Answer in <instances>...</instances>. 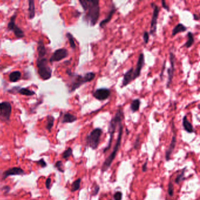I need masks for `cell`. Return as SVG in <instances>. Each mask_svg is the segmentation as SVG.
Segmentation results:
<instances>
[{"label": "cell", "mask_w": 200, "mask_h": 200, "mask_svg": "<svg viewBox=\"0 0 200 200\" xmlns=\"http://www.w3.org/2000/svg\"><path fill=\"white\" fill-rule=\"evenodd\" d=\"M182 126L185 130L188 133H193L194 132V129L193 125L189 120H188L187 116H184L182 119Z\"/></svg>", "instance_id": "obj_17"}, {"label": "cell", "mask_w": 200, "mask_h": 200, "mask_svg": "<svg viewBox=\"0 0 200 200\" xmlns=\"http://www.w3.org/2000/svg\"><path fill=\"white\" fill-rule=\"evenodd\" d=\"M77 120L76 116L73 115V114L70 113H66L64 114V115L62 119V123H73Z\"/></svg>", "instance_id": "obj_19"}, {"label": "cell", "mask_w": 200, "mask_h": 200, "mask_svg": "<svg viewBox=\"0 0 200 200\" xmlns=\"http://www.w3.org/2000/svg\"><path fill=\"white\" fill-rule=\"evenodd\" d=\"M10 189L11 188L9 185H5L2 188V190L4 191V193L5 194L8 193L9 191H10Z\"/></svg>", "instance_id": "obj_39"}, {"label": "cell", "mask_w": 200, "mask_h": 200, "mask_svg": "<svg viewBox=\"0 0 200 200\" xmlns=\"http://www.w3.org/2000/svg\"><path fill=\"white\" fill-rule=\"evenodd\" d=\"M110 200H111V199H110Z\"/></svg>", "instance_id": "obj_45"}, {"label": "cell", "mask_w": 200, "mask_h": 200, "mask_svg": "<svg viewBox=\"0 0 200 200\" xmlns=\"http://www.w3.org/2000/svg\"><path fill=\"white\" fill-rule=\"evenodd\" d=\"M140 135H137V136L136 139L135 143H134V149H136V150H137L140 147Z\"/></svg>", "instance_id": "obj_34"}, {"label": "cell", "mask_w": 200, "mask_h": 200, "mask_svg": "<svg viewBox=\"0 0 200 200\" xmlns=\"http://www.w3.org/2000/svg\"><path fill=\"white\" fill-rule=\"evenodd\" d=\"M37 50H38L39 58H43L45 55H46V52L45 46L44 42L42 40H41L38 42Z\"/></svg>", "instance_id": "obj_20"}, {"label": "cell", "mask_w": 200, "mask_h": 200, "mask_svg": "<svg viewBox=\"0 0 200 200\" xmlns=\"http://www.w3.org/2000/svg\"><path fill=\"white\" fill-rule=\"evenodd\" d=\"M102 132V130L100 128H96L93 130L89 135L86 136V145L88 147H90L92 150H96L98 149Z\"/></svg>", "instance_id": "obj_5"}, {"label": "cell", "mask_w": 200, "mask_h": 200, "mask_svg": "<svg viewBox=\"0 0 200 200\" xmlns=\"http://www.w3.org/2000/svg\"><path fill=\"white\" fill-rule=\"evenodd\" d=\"M67 73L71 77V83L69 85V90L71 92H74L85 83L92 81L96 77V73L92 72L86 73L83 76L75 75L71 71H68Z\"/></svg>", "instance_id": "obj_2"}, {"label": "cell", "mask_w": 200, "mask_h": 200, "mask_svg": "<svg viewBox=\"0 0 200 200\" xmlns=\"http://www.w3.org/2000/svg\"><path fill=\"white\" fill-rule=\"evenodd\" d=\"M162 7H163V8H164L165 9H166V10H167V11H170V7H168V5H167L166 1H162Z\"/></svg>", "instance_id": "obj_41"}, {"label": "cell", "mask_w": 200, "mask_h": 200, "mask_svg": "<svg viewBox=\"0 0 200 200\" xmlns=\"http://www.w3.org/2000/svg\"><path fill=\"white\" fill-rule=\"evenodd\" d=\"M174 185L172 181H170L168 184V193L170 197H172L174 195Z\"/></svg>", "instance_id": "obj_33"}, {"label": "cell", "mask_w": 200, "mask_h": 200, "mask_svg": "<svg viewBox=\"0 0 200 200\" xmlns=\"http://www.w3.org/2000/svg\"><path fill=\"white\" fill-rule=\"evenodd\" d=\"M25 173L24 170L21 167H14L10 168L8 170L4 171L2 174V180H4L8 177L11 176H21L23 175Z\"/></svg>", "instance_id": "obj_12"}, {"label": "cell", "mask_w": 200, "mask_h": 200, "mask_svg": "<svg viewBox=\"0 0 200 200\" xmlns=\"http://www.w3.org/2000/svg\"><path fill=\"white\" fill-rule=\"evenodd\" d=\"M166 61H165L164 62V64H163V69H162V72H161V73H160V77H161V79H162V76H163V73H164V69H165V68H166Z\"/></svg>", "instance_id": "obj_43"}, {"label": "cell", "mask_w": 200, "mask_h": 200, "mask_svg": "<svg viewBox=\"0 0 200 200\" xmlns=\"http://www.w3.org/2000/svg\"><path fill=\"white\" fill-rule=\"evenodd\" d=\"M134 68H131L126 72L123 75V81H122V87H125L127 86L130 83L135 80L134 79Z\"/></svg>", "instance_id": "obj_15"}, {"label": "cell", "mask_w": 200, "mask_h": 200, "mask_svg": "<svg viewBox=\"0 0 200 200\" xmlns=\"http://www.w3.org/2000/svg\"><path fill=\"white\" fill-rule=\"evenodd\" d=\"M50 184H51V178L49 177L46 179L45 181V186L48 190H49L50 187Z\"/></svg>", "instance_id": "obj_40"}, {"label": "cell", "mask_w": 200, "mask_h": 200, "mask_svg": "<svg viewBox=\"0 0 200 200\" xmlns=\"http://www.w3.org/2000/svg\"><path fill=\"white\" fill-rule=\"evenodd\" d=\"M81 178H78L73 182L71 185V191L75 192L78 190L81 187Z\"/></svg>", "instance_id": "obj_27"}, {"label": "cell", "mask_w": 200, "mask_h": 200, "mask_svg": "<svg viewBox=\"0 0 200 200\" xmlns=\"http://www.w3.org/2000/svg\"><path fill=\"white\" fill-rule=\"evenodd\" d=\"M151 6L153 9L152 18H151V25H150V30L149 34L153 35L156 34L157 32V19L158 18L159 13L160 11V8L158 5L155 4L154 3H151Z\"/></svg>", "instance_id": "obj_7"}, {"label": "cell", "mask_w": 200, "mask_h": 200, "mask_svg": "<svg viewBox=\"0 0 200 200\" xmlns=\"http://www.w3.org/2000/svg\"><path fill=\"white\" fill-rule=\"evenodd\" d=\"M54 120H55V119H54V117H53V116H48L47 124H46V129H47L49 131H51L52 128L53 127Z\"/></svg>", "instance_id": "obj_26"}, {"label": "cell", "mask_w": 200, "mask_h": 200, "mask_svg": "<svg viewBox=\"0 0 200 200\" xmlns=\"http://www.w3.org/2000/svg\"><path fill=\"white\" fill-rule=\"evenodd\" d=\"M99 190H100V187L98 185H96L94 189V190H93V191L92 193V195L96 196V195H98L99 192Z\"/></svg>", "instance_id": "obj_38"}, {"label": "cell", "mask_w": 200, "mask_h": 200, "mask_svg": "<svg viewBox=\"0 0 200 200\" xmlns=\"http://www.w3.org/2000/svg\"><path fill=\"white\" fill-rule=\"evenodd\" d=\"M38 68V73L43 80H48L52 76V69L48 66L47 59L46 58H39L36 62Z\"/></svg>", "instance_id": "obj_6"}, {"label": "cell", "mask_w": 200, "mask_h": 200, "mask_svg": "<svg viewBox=\"0 0 200 200\" xmlns=\"http://www.w3.org/2000/svg\"><path fill=\"white\" fill-rule=\"evenodd\" d=\"M69 55L68 51L65 48H61V49L56 50L55 52L52 55L51 58H50V62H58L65 59Z\"/></svg>", "instance_id": "obj_11"}, {"label": "cell", "mask_w": 200, "mask_h": 200, "mask_svg": "<svg viewBox=\"0 0 200 200\" xmlns=\"http://www.w3.org/2000/svg\"><path fill=\"white\" fill-rule=\"evenodd\" d=\"M187 41L185 42V44L184 45V47H185L187 48H190L193 46V45L194 44L195 42V39H194V34L191 32H188L187 34Z\"/></svg>", "instance_id": "obj_21"}, {"label": "cell", "mask_w": 200, "mask_h": 200, "mask_svg": "<svg viewBox=\"0 0 200 200\" xmlns=\"http://www.w3.org/2000/svg\"><path fill=\"white\" fill-rule=\"evenodd\" d=\"M12 107L9 102L0 103V119L4 122H8L10 119Z\"/></svg>", "instance_id": "obj_8"}, {"label": "cell", "mask_w": 200, "mask_h": 200, "mask_svg": "<svg viewBox=\"0 0 200 200\" xmlns=\"http://www.w3.org/2000/svg\"><path fill=\"white\" fill-rule=\"evenodd\" d=\"M79 3L86 12L84 21L90 26H95L98 22L100 17L99 1L80 0Z\"/></svg>", "instance_id": "obj_1"}, {"label": "cell", "mask_w": 200, "mask_h": 200, "mask_svg": "<svg viewBox=\"0 0 200 200\" xmlns=\"http://www.w3.org/2000/svg\"><path fill=\"white\" fill-rule=\"evenodd\" d=\"M124 119V113L123 109L121 108H120L117 112L116 113L115 115L112 118V120H110L109 125V133L110 134V138L109 141L108 145L104 148L103 150V153H106L110 149L112 145V143L113 141V135L115 133L116 127L117 126L119 125V124L122 123V120Z\"/></svg>", "instance_id": "obj_4"}, {"label": "cell", "mask_w": 200, "mask_h": 200, "mask_svg": "<svg viewBox=\"0 0 200 200\" xmlns=\"http://www.w3.org/2000/svg\"><path fill=\"white\" fill-rule=\"evenodd\" d=\"M72 149L71 147H69L68 149H67L66 150L63 151L62 154V157L63 159L68 160L72 155Z\"/></svg>", "instance_id": "obj_30"}, {"label": "cell", "mask_w": 200, "mask_h": 200, "mask_svg": "<svg viewBox=\"0 0 200 200\" xmlns=\"http://www.w3.org/2000/svg\"><path fill=\"white\" fill-rule=\"evenodd\" d=\"M147 160H146V162L144 163V164H143V166L142 167V171L143 172H145L146 171V170H147Z\"/></svg>", "instance_id": "obj_42"}, {"label": "cell", "mask_w": 200, "mask_h": 200, "mask_svg": "<svg viewBox=\"0 0 200 200\" xmlns=\"http://www.w3.org/2000/svg\"><path fill=\"white\" fill-rule=\"evenodd\" d=\"M123 194L121 191H117L114 194V200H122Z\"/></svg>", "instance_id": "obj_37"}, {"label": "cell", "mask_w": 200, "mask_h": 200, "mask_svg": "<svg viewBox=\"0 0 200 200\" xmlns=\"http://www.w3.org/2000/svg\"><path fill=\"white\" fill-rule=\"evenodd\" d=\"M145 64L144 61V55L143 53H141L138 58V61L137 62L136 66L135 69L134 70V79L135 80L139 77L141 75V72L142 70L143 66Z\"/></svg>", "instance_id": "obj_14"}, {"label": "cell", "mask_w": 200, "mask_h": 200, "mask_svg": "<svg viewBox=\"0 0 200 200\" xmlns=\"http://www.w3.org/2000/svg\"><path fill=\"white\" fill-rule=\"evenodd\" d=\"M186 168H187L186 167L184 168L183 169V170L182 171L181 173L180 174L179 176H178L176 178V179H175V182H176V184H180V182H181V181H182V180L185 179V178H184V174H185V170H186Z\"/></svg>", "instance_id": "obj_31"}, {"label": "cell", "mask_w": 200, "mask_h": 200, "mask_svg": "<svg viewBox=\"0 0 200 200\" xmlns=\"http://www.w3.org/2000/svg\"><path fill=\"white\" fill-rule=\"evenodd\" d=\"M36 163H37V164L38 165V166H41V167H42V168H45L47 166V164H46V163L45 162V161L44 158L40 159L39 160L37 161V162H36Z\"/></svg>", "instance_id": "obj_35"}, {"label": "cell", "mask_w": 200, "mask_h": 200, "mask_svg": "<svg viewBox=\"0 0 200 200\" xmlns=\"http://www.w3.org/2000/svg\"><path fill=\"white\" fill-rule=\"evenodd\" d=\"M29 7H28V12H29V18L32 19L35 17V2L32 0H30L28 2Z\"/></svg>", "instance_id": "obj_22"}, {"label": "cell", "mask_w": 200, "mask_h": 200, "mask_svg": "<svg viewBox=\"0 0 200 200\" xmlns=\"http://www.w3.org/2000/svg\"><path fill=\"white\" fill-rule=\"evenodd\" d=\"M116 11H117V9H116V8L115 7V5H114L113 4L112 5V6H111V8H110V10L109 12L108 15H107V17L103 19V20H102L100 22L99 26H100V28H103L106 25L108 24L110 21H111V19L113 18V16L114 14L116 12Z\"/></svg>", "instance_id": "obj_16"}, {"label": "cell", "mask_w": 200, "mask_h": 200, "mask_svg": "<svg viewBox=\"0 0 200 200\" xmlns=\"http://www.w3.org/2000/svg\"><path fill=\"white\" fill-rule=\"evenodd\" d=\"M193 17H194V20H196V21H198L199 20L198 16L197 14H193Z\"/></svg>", "instance_id": "obj_44"}, {"label": "cell", "mask_w": 200, "mask_h": 200, "mask_svg": "<svg viewBox=\"0 0 200 200\" xmlns=\"http://www.w3.org/2000/svg\"><path fill=\"white\" fill-rule=\"evenodd\" d=\"M18 92L21 95H25V96H32V95H35V92L34 91L31 90L30 89L26 88H22L19 89L18 90Z\"/></svg>", "instance_id": "obj_29"}, {"label": "cell", "mask_w": 200, "mask_h": 200, "mask_svg": "<svg viewBox=\"0 0 200 200\" xmlns=\"http://www.w3.org/2000/svg\"><path fill=\"white\" fill-rule=\"evenodd\" d=\"M174 124L172 122V131H173V136L172 137L171 141V143L170 145H169L168 148L167 149L166 152V160L167 162H168L171 159V156L172 152L174 149L176 148V143H177V135L175 131H174Z\"/></svg>", "instance_id": "obj_13"}, {"label": "cell", "mask_w": 200, "mask_h": 200, "mask_svg": "<svg viewBox=\"0 0 200 200\" xmlns=\"http://www.w3.org/2000/svg\"><path fill=\"white\" fill-rule=\"evenodd\" d=\"M12 31L14 32V33L15 35L17 36V38H22L24 36V32L23 31L21 30V29L17 26V25H15L14 26H13V28L11 29V30Z\"/></svg>", "instance_id": "obj_25"}, {"label": "cell", "mask_w": 200, "mask_h": 200, "mask_svg": "<svg viewBox=\"0 0 200 200\" xmlns=\"http://www.w3.org/2000/svg\"><path fill=\"white\" fill-rule=\"evenodd\" d=\"M21 73L19 71H14L11 73L9 75V80L12 82H15L21 78Z\"/></svg>", "instance_id": "obj_24"}, {"label": "cell", "mask_w": 200, "mask_h": 200, "mask_svg": "<svg viewBox=\"0 0 200 200\" xmlns=\"http://www.w3.org/2000/svg\"><path fill=\"white\" fill-rule=\"evenodd\" d=\"M92 95L96 99L98 100H106L111 95V90L108 88H99L96 89L93 93Z\"/></svg>", "instance_id": "obj_10"}, {"label": "cell", "mask_w": 200, "mask_h": 200, "mask_svg": "<svg viewBox=\"0 0 200 200\" xmlns=\"http://www.w3.org/2000/svg\"><path fill=\"white\" fill-rule=\"evenodd\" d=\"M66 37L68 39V41H69V44H70V46H71V47L72 49H76V44L75 42V40H74V38H73V36L72 35L71 33L69 32H68L66 35Z\"/></svg>", "instance_id": "obj_28"}, {"label": "cell", "mask_w": 200, "mask_h": 200, "mask_svg": "<svg viewBox=\"0 0 200 200\" xmlns=\"http://www.w3.org/2000/svg\"><path fill=\"white\" fill-rule=\"evenodd\" d=\"M55 167L59 171L64 172V169L63 168V163L62 161H57L55 164Z\"/></svg>", "instance_id": "obj_32"}, {"label": "cell", "mask_w": 200, "mask_h": 200, "mask_svg": "<svg viewBox=\"0 0 200 200\" xmlns=\"http://www.w3.org/2000/svg\"><path fill=\"white\" fill-rule=\"evenodd\" d=\"M187 30V27L184 26L182 24L179 23V24L177 25L176 26L173 28V30H172L171 32V36L172 37H174V36H175L177 34H179L180 32H185Z\"/></svg>", "instance_id": "obj_18"}, {"label": "cell", "mask_w": 200, "mask_h": 200, "mask_svg": "<svg viewBox=\"0 0 200 200\" xmlns=\"http://www.w3.org/2000/svg\"><path fill=\"white\" fill-rule=\"evenodd\" d=\"M143 41L145 44H147L149 43V33L147 31H145L143 32Z\"/></svg>", "instance_id": "obj_36"}, {"label": "cell", "mask_w": 200, "mask_h": 200, "mask_svg": "<svg viewBox=\"0 0 200 200\" xmlns=\"http://www.w3.org/2000/svg\"><path fill=\"white\" fill-rule=\"evenodd\" d=\"M140 103L141 102L139 99H135L132 101L131 103L130 104V106L131 112L135 113L139 111L140 106Z\"/></svg>", "instance_id": "obj_23"}, {"label": "cell", "mask_w": 200, "mask_h": 200, "mask_svg": "<svg viewBox=\"0 0 200 200\" xmlns=\"http://www.w3.org/2000/svg\"><path fill=\"white\" fill-rule=\"evenodd\" d=\"M170 68L167 69L168 73V81L167 82V88H169L171 84L172 79L174 77V72H175V63L176 57L174 54L172 52L170 53Z\"/></svg>", "instance_id": "obj_9"}, {"label": "cell", "mask_w": 200, "mask_h": 200, "mask_svg": "<svg viewBox=\"0 0 200 200\" xmlns=\"http://www.w3.org/2000/svg\"><path fill=\"white\" fill-rule=\"evenodd\" d=\"M123 126L122 123L119 124V132H118L117 139V140H116V144L114 145V147L113 148V150L112 153L108 157V158H106V160H104V162L102 165L101 170H102V171L103 172L106 171L110 167L113 162V160L116 158V155H117V153L118 152V151L119 150L120 147V145H121L122 135H123Z\"/></svg>", "instance_id": "obj_3"}]
</instances>
